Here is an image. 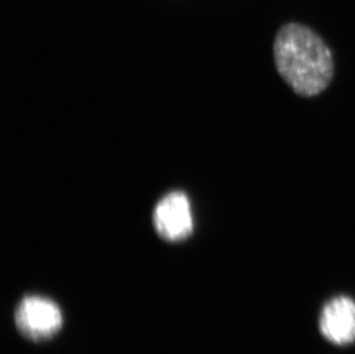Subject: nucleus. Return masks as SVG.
<instances>
[{"mask_svg":"<svg viewBox=\"0 0 355 354\" xmlns=\"http://www.w3.org/2000/svg\"><path fill=\"white\" fill-rule=\"evenodd\" d=\"M15 324L31 341H46L60 331L64 318L53 301L42 296H27L17 305Z\"/></svg>","mask_w":355,"mask_h":354,"instance_id":"nucleus-2","label":"nucleus"},{"mask_svg":"<svg viewBox=\"0 0 355 354\" xmlns=\"http://www.w3.org/2000/svg\"><path fill=\"white\" fill-rule=\"evenodd\" d=\"M153 226L164 241L187 239L193 230V214L188 196L173 191L161 198L153 211Z\"/></svg>","mask_w":355,"mask_h":354,"instance_id":"nucleus-3","label":"nucleus"},{"mask_svg":"<svg viewBox=\"0 0 355 354\" xmlns=\"http://www.w3.org/2000/svg\"><path fill=\"white\" fill-rule=\"evenodd\" d=\"M320 330L334 344L355 341V303L349 297L334 298L322 310Z\"/></svg>","mask_w":355,"mask_h":354,"instance_id":"nucleus-4","label":"nucleus"},{"mask_svg":"<svg viewBox=\"0 0 355 354\" xmlns=\"http://www.w3.org/2000/svg\"><path fill=\"white\" fill-rule=\"evenodd\" d=\"M276 69L302 97L322 94L334 77V58L324 40L304 24H285L274 42Z\"/></svg>","mask_w":355,"mask_h":354,"instance_id":"nucleus-1","label":"nucleus"}]
</instances>
